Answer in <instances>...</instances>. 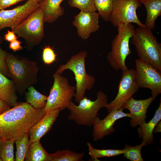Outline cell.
Listing matches in <instances>:
<instances>
[{
	"mask_svg": "<svg viewBox=\"0 0 161 161\" xmlns=\"http://www.w3.org/2000/svg\"><path fill=\"white\" fill-rule=\"evenodd\" d=\"M27 89L28 92L25 93L27 102L35 109L44 108L48 96L41 93L32 86H30Z\"/></svg>",
	"mask_w": 161,
	"mask_h": 161,
	"instance_id": "obj_22",
	"label": "cell"
},
{
	"mask_svg": "<svg viewBox=\"0 0 161 161\" xmlns=\"http://www.w3.org/2000/svg\"><path fill=\"white\" fill-rule=\"evenodd\" d=\"M25 0H0V10L4 9Z\"/></svg>",
	"mask_w": 161,
	"mask_h": 161,
	"instance_id": "obj_32",
	"label": "cell"
},
{
	"mask_svg": "<svg viewBox=\"0 0 161 161\" xmlns=\"http://www.w3.org/2000/svg\"><path fill=\"white\" fill-rule=\"evenodd\" d=\"M53 85L44 108L46 113L55 109L61 111L67 108L75 94V86L71 85L66 78L56 72L53 75Z\"/></svg>",
	"mask_w": 161,
	"mask_h": 161,
	"instance_id": "obj_8",
	"label": "cell"
},
{
	"mask_svg": "<svg viewBox=\"0 0 161 161\" xmlns=\"http://www.w3.org/2000/svg\"><path fill=\"white\" fill-rule=\"evenodd\" d=\"M10 108L0 98V114L8 110Z\"/></svg>",
	"mask_w": 161,
	"mask_h": 161,
	"instance_id": "obj_35",
	"label": "cell"
},
{
	"mask_svg": "<svg viewBox=\"0 0 161 161\" xmlns=\"http://www.w3.org/2000/svg\"><path fill=\"white\" fill-rule=\"evenodd\" d=\"M15 143L16 148L15 160L24 161L30 144L28 132L25 133L20 138L15 141Z\"/></svg>",
	"mask_w": 161,
	"mask_h": 161,
	"instance_id": "obj_25",
	"label": "cell"
},
{
	"mask_svg": "<svg viewBox=\"0 0 161 161\" xmlns=\"http://www.w3.org/2000/svg\"><path fill=\"white\" fill-rule=\"evenodd\" d=\"M3 41L2 38L0 36V73L7 77L9 78V72L6 62L8 53L3 50L1 47Z\"/></svg>",
	"mask_w": 161,
	"mask_h": 161,
	"instance_id": "obj_31",
	"label": "cell"
},
{
	"mask_svg": "<svg viewBox=\"0 0 161 161\" xmlns=\"http://www.w3.org/2000/svg\"><path fill=\"white\" fill-rule=\"evenodd\" d=\"M161 132V121L160 120L154 128L153 132L157 133Z\"/></svg>",
	"mask_w": 161,
	"mask_h": 161,
	"instance_id": "obj_36",
	"label": "cell"
},
{
	"mask_svg": "<svg viewBox=\"0 0 161 161\" xmlns=\"http://www.w3.org/2000/svg\"><path fill=\"white\" fill-rule=\"evenodd\" d=\"M87 55L86 51L80 52L72 56L66 64L61 65L55 72L62 74L65 70L69 69L73 72L76 82L74 97L78 103L85 96L86 90L91 89L95 82V78L86 72L85 59Z\"/></svg>",
	"mask_w": 161,
	"mask_h": 161,
	"instance_id": "obj_5",
	"label": "cell"
},
{
	"mask_svg": "<svg viewBox=\"0 0 161 161\" xmlns=\"http://www.w3.org/2000/svg\"><path fill=\"white\" fill-rule=\"evenodd\" d=\"M16 91L13 80L0 73V98L10 107L13 106L17 102Z\"/></svg>",
	"mask_w": 161,
	"mask_h": 161,
	"instance_id": "obj_18",
	"label": "cell"
},
{
	"mask_svg": "<svg viewBox=\"0 0 161 161\" xmlns=\"http://www.w3.org/2000/svg\"><path fill=\"white\" fill-rule=\"evenodd\" d=\"M13 140L2 141L0 157L2 161H14V143Z\"/></svg>",
	"mask_w": 161,
	"mask_h": 161,
	"instance_id": "obj_28",
	"label": "cell"
},
{
	"mask_svg": "<svg viewBox=\"0 0 161 161\" xmlns=\"http://www.w3.org/2000/svg\"><path fill=\"white\" fill-rule=\"evenodd\" d=\"M6 62L9 78L13 81L20 95H23L28 87L37 83L39 69L35 62L25 58L19 59L8 53Z\"/></svg>",
	"mask_w": 161,
	"mask_h": 161,
	"instance_id": "obj_2",
	"label": "cell"
},
{
	"mask_svg": "<svg viewBox=\"0 0 161 161\" xmlns=\"http://www.w3.org/2000/svg\"><path fill=\"white\" fill-rule=\"evenodd\" d=\"M56 56L53 48L47 46L43 48L42 58L45 64L50 65L56 61Z\"/></svg>",
	"mask_w": 161,
	"mask_h": 161,
	"instance_id": "obj_30",
	"label": "cell"
},
{
	"mask_svg": "<svg viewBox=\"0 0 161 161\" xmlns=\"http://www.w3.org/2000/svg\"><path fill=\"white\" fill-rule=\"evenodd\" d=\"M39 7L37 0H28L13 9L0 10V31L6 27L13 30Z\"/></svg>",
	"mask_w": 161,
	"mask_h": 161,
	"instance_id": "obj_12",
	"label": "cell"
},
{
	"mask_svg": "<svg viewBox=\"0 0 161 161\" xmlns=\"http://www.w3.org/2000/svg\"><path fill=\"white\" fill-rule=\"evenodd\" d=\"M79 103L76 105L72 100L70 101L67 107L70 112L68 119L78 125L91 127L99 110L105 107L108 103L106 95L100 91L97 93L95 100L92 101L84 96Z\"/></svg>",
	"mask_w": 161,
	"mask_h": 161,
	"instance_id": "obj_6",
	"label": "cell"
},
{
	"mask_svg": "<svg viewBox=\"0 0 161 161\" xmlns=\"http://www.w3.org/2000/svg\"><path fill=\"white\" fill-rule=\"evenodd\" d=\"M117 34L113 40L111 49L107 58L111 66L116 71L125 72L128 69L126 60L131 52L129 48V42L135 29L131 23L121 24L117 27Z\"/></svg>",
	"mask_w": 161,
	"mask_h": 161,
	"instance_id": "obj_4",
	"label": "cell"
},
{
	"mask_svg": "<svg viewBox=\"0 0 161 161\" xmlns=\"http://www.w3.org/2000/svg\"><path fill=\"white\" fill-rule=\"evenodd\" d=\"M68 4L71 7L77 8L84 12L96 10L94 0H69Z\"/></svg>",
	"mask_w": 161,
	"mask_h": 161,
	"instance_id": "obj_29",
	"label": "cell"
},
{
	"mask_svg": "<svg viewBox=\"0 0 161 161\" xmlns=\"http://www.w3.org/2000/svg\"><path fill=\"white\" fill-rule=\"evenodd\" d=\"M18 37L12 30V31L7 30V32L4 35V40L9 42L17 39Z\"/></svg>",
	"mask_w": 161,
	"mask_h": 161,
	"instance_id": "obj_34",
	"label": "cell"
},
{
	"mask_svg": "<svg viewBox=\"0 0 161 161\" xmlns=\"http://www.w3.org/2000/svg\"><path fill=\"white\" fill-rule=\"evenodd\" d=\"M140 2L144 5L147 11L144 25L148 29L153 30L156 20L161 15V0H144Z\"/></svg>",
	"mask_w": 161,
	"mask_h": 161,
	"instance_id": "obj_20",
	"label": "cell"
},
{
	"mask_svg": "<svg viewBox=\"0 0 161 161\" xmlns=\"http://www.w3.org/2000/svg\"><path fill=\"white\" fill-rule=\"evenodd\" d=\"M89 150V154L91 156L90 159L94 161H99V158L109 157L123 154L125 152L123 149H99L94 148L90 142L87 143Z\"/></svg>",
	"mask_w": 161,
	"mask_h": 161,
	"instance_id": "obj_23",
	"label": "cell"
},
{
	"mask_svg": "<svg viewBox=\"0 0 161 161\" xmlns=\"http://www.w3.org/2000/svg\"><path fill=\"white\" fill-rule=\"evenodd\" d=\"M84 156L83 153H77L67 149L50 154L51 161H81Z\"/></svg>",
	"mask_w": 161,
	"mask_h": 161,
	"instance_id": "obj_24",
	"label": "cell"
},
{
	"mask_svg": "<svg viewBox=\"0 0 161 161\" xmlns=\"http://www.w3.org/2000/svg\"><path fill=\"white\" fill-rule=\"evenodd\" d=\"M2 143V141L0 140V161H2L0 157L1 148V146Z\"/></svg>",
	"mask_w": 161,
	"mask_h": 161,
	"instance_id": "obj_37",
	"label": "cell"
},
{
	"mask_svg": "<svg viewBox=\"0 0 161 161\" xmlns=\"http://www.w3.org/2000/svg\"><path fill=\"white\" fill-rule=\"evenodd\" d=\"M138 0H114L109 20L116 27L121 24L134 23L139 27H146L139 20L137 10L141 7Z\"/></svg>",
	"mask_w": 161,
	"mask_h": 161,
	"instance_id": "obj_10",
	"label": "cell"
},
{
	"mask_svg": "<svg viewBox=\"0 0 161 161\" xmlns=\"http://www.w3.org/2000/svg\"><path fill=\"white\" fill-rule=\"evenodd\" d=\"M44 108L35 109L26 102H17L0 114V140L15 142L44 116Z\"/></svg>",
	"mask_w": 161,
	"mask_h": 161,
	"instance_id": "obj_1",
	"label": "cell"
},
{
	"mask_svg": "<svg viewBox=\"0 0 161 161\" xmlns=\"http://www.w3.org/2000/svg\"><path fill=\"white\" fill-rule=\"evenodd\" d=\"M43 0H37L38 2L39 3L41 2Z\"/></svg>",
	"mask_w": 161,
	"mask_h": 161,
	"instance_id": "obj_38",
	"label": "cell"
},
{
	"mask_svg": "<svg viewBox=\"0 0 161 161\" xmlns=\"http://www.w3.org/2000/svg\"><path fill=\"white\" fill-rule=\"evenodd\" d=\"M44 13L39 7L12 30L18 37L24 40L25 47L30 51L44 38Z\"/></svg>",
	"mask_w": 161,
	"mask_h": 161,
	"instance_id": "obj_7",
	"label": "cell"
},
{
	"mask_svg": "<svg viewBox=\"0 0 161 161\" xmlns=\"http://www.w3.org/2000/svg\"><path fill=\"white\" fill-rule=\"evenodd\" d=\"M154 99L151 96L147 99L139 100L132 97L121 108L130 112V125L132 127H137L145 122L147 109Z\"/></svg>",
	"mask_w": 161,
	"mask_h": 161,
	"instance_id": "obj_15",
	"label": "cell"
},
{
	"mask_svg": "<svg viewBox=\"0 0 161 161\" xmlns=\"http://www.w3.org/2000/svg\"><path fill=\"white\" fill-rule=\"evenodd\" d=\"M135 62V80L138 87L150 89L155 99L161 93V72L145 60L137 59Z\"/></svg>",
	"mask_w": 161,
	"mask_h": 161,
	"instance_id": "obj_9",
	"label": "cell"
},
{
	"mask_svg": "<svg viewBox=\"0 0 161 161\" xmlns=\"http://www.w3.org/2000/svg\"><path fill=\"white\" fill-rule=\"evenodd\" d=\"M26 161H51L50 154L44 148L40 141L30 143L25 156Z\"/></svg>",
	"mask_w": 161,
	"mask_h": 161,
	"instance_id": "obj_21",
	"label": "cell"
},
{
	"mask_svg": "<svg viewBox=\"0 0 161 161\" xmlns=\"http://www.w3.org/2000/svg\"><path fill=\"white\" fill-rule=\"evenodd\" d=\"M147 145L144 141H142L141 144L135 146L126 144L123 148L125 152L123 156L131 161H143L141 151L142 148Z\"/></svg>",
	"mask_w": 161,
	"mask_h": 161,
	"instance_id": "obj_26",
	"label": "cell"
},
{
	"mask_svg": "<svg viewBox=\"0 0 161 161\" xmlns=\"http://www.w3.org/2000/svg\"><path fill=\"white\" fill-rule=\"evenodd\" d=\"M161 120V100L159 106L153 118L148 123H141L138 128V137L142 138V141L145 142L147 145L153 143L154 129L157 123Z\"/></svg>",
	"mask_w": 161,
	"mask_h": 161,
	"instance_id": "obj_19",
	"label": "cell"
},
{
	"mask_svg": "<svg viewBox=\"0 0 161 161\" xmlns=\"http://www.w3.org/2000/svg\"><path fill=\"white\" fill-rule=\"evenodd\" d=\"M99 15L96 11H80L75 16L72 24L77 28L78 35L82 39L89 38L91 33L99 30Z\"/></svg>",
	"mask_w": 161,
	"mask_h": 161,
	"instance_id": "obj_14",
	"label": "cell"
},
{
	"mask_svg": "<svg viewBox=\"0 0 161 161\" xmlns=\"http://www.w3.org/2000/svg\"><path fill=\"white\" fill-rule=\"evenodd\" d=\"M22 42L18 40H16L10 42L9 48L15 52L21 50L23 47L21 44Z\"/></svg>",
	"mask_w": 161,
	"mask_h": 161,
	"instance_id": "obj_33",
	"label": "cell"
},
{
	"mask_svg": "<svg viewBox=\"0 0 161 161\" xmlns=\"http://www.w3.org/2000/svg\"><path fill=\"white\" fill-rule=\"evenodd\" d=\"M61 111L60 109H55L46 113L43 118L30 129L28 132L30 144L40 141L49 131Z\"/></svg>",
	"mask_w": 161,
	"mask_h": 161,
	"instance_id": "obj_16",
	"label": "cell"
},
{
	"mask_svg": "<svg viewBox=\"0 0 161 161\" xmlns=\"http://www.w3.org/2000/svg\"><path fill=\"white\" fill-rule=\"evenodd\" d=\"M123 110L121 108L110 112L103 120L99 118L98 114L92 124V135L94 141L101 140L106 136L114 133L115 130L113 126L117 120L124 117H130V113H125L123 111Z\"/></svg>",
	"mask_w": 161,
	"mask_h": 161,
	"instance_id": "obj_13",
	"label": "cell"
},
{
	"mask_svg": "<svg viewBox=\"0 0 161 161\" xmlns=\"http://www.w3.org/2000/svg\"><path fill=\"white\" fill-rule=\"evenodd\" d=\"M64 0H43L39 7L44 14V22L53 23L64 14V9L61 6Z\"/></svg>",
	"mask_w": 161,
	"mask_h": 161,
	"instance_id": "obj_17",
	"label": "cell"
},
{
	"mask_svg": "<svg viewBox=\"0 0 161 161\" xmlns=\"http://www.w3.org/2000/svg\"><path fill=\"white\" fill-rule=\"evenodd\" d=\"M95 7L98 13L105 21H109L114 0H94Z\"/></svg>",
	"mask_w": 161,
	"mask_h": 161,
	"instance_id": "obj_27",
	"label": "cell"
},
{
	"mask_svg": "<svg viewBox=\"0 0 161 161\" xmlns=\"http://www.w3.org/2000/svg\"><path fill=\"white\" fill-rule=\"evenodd\" d=\"M130 40L135 47L139 58L148 62L161 72V44L151 30L145 27L135 29Z\"/></svg>",
	"mask_w": 161,
	"mask_h": 161,
	"instance_id": "obj_3",
	"label": "cell"
},
{
	"mask_svg": "<svg viewBox=\"0 0 161 161\" xmlns=\"http://www.w3.org/2000/svg\"><path fill=\"white\" fill-rule=\"evenodd\" d=\"M139 89L135 80L134 69H129L126 71L122 72L117 94L114 99L108 103L105 108L109 112L119 109Z\"/></svg>",
	"mask_w": 161,
	"mask_h": 161,
	"instance_id": "obj_11",
	"label": "cell"
},
{
	"mask_svg": "<svg viewBox=\"0 0 161 161\" xmlns=\"http://www.w3.org/2000/svg\"><path fill=\"white\" fill-rule=\"evenodd\" d=\"M140 2V1H143V0H138Z\"/></svg>",
	"mask_w": 161,
	"mask_h": 161,
	"instance_id": "obj_39",
	"label": "cell"
}]
</instances>
